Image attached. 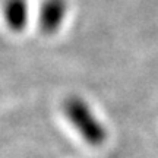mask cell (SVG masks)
I'll return each instance as SVG.
<instances>
[{"instance_id": "cell-1", "label": "cell", "mask_w": 158, "mask_h": 158, "mask_svg": "<svg viewBox=\"0 0 158 158\" xmlns=\"http://www.w3.org/2000/svg\"><path fill=\"white\" fill-rule=\"evenodd\" d=\"M63 111L81 136L92 147H101L107 139V130L79 97H69L63 102Z\"/></svg>"}, {"instance_id": "cell-3", "label": "cell", "mask_w": 158, "mask_h": 158, "mask_svg": "<svg viewBox=\"0 0 158 158\" xmlns=\"http://www.w3.org/2000/svg\"><path fill=\"white\" fill-rule=\"evenodd\" d=\"M3 15H5L7 27L15 32H21L28 23V2L27 0H5Z\"/></svg>"}, {"instance_id": "cell-2", "label": "cell", "mask_w": 158, "mask_h": 158, "mask_svg": "<svg viewBox=\"0 0 158 158\" xmlns=\"http://www.w3.org/2000/svg\"><path fill=\"white\" fill-rule=\"evenodd\" d=\"M68 2L66 0H44L40 10V28L47 35L54 34L62 27L66 16Z\"/></svg>"}]
</instances>
